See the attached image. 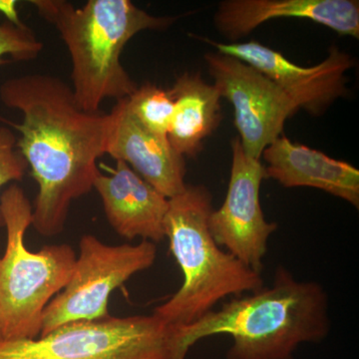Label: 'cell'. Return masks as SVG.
<instances>
[{
  "label": "cell",
  "mask_w": 359,
  "mask_h": 359,
  "mask_svg": "<svg viewBox=\"0 0 359 359\" xmlns=\"http://www.w3.org/2000/svg\"><path fill=\"white\" fill-rule=\"evenodd\" d=\"M0 100L22 113V121L0 118L20 132L18 150L39 185L32 226L53 238L65 231L70 205L94 189L98 159L106 154L110 115L84 112L60 78L26 74L0 85Z\"/></svg>",
  "instance_id": "obj_1"
},
{
  "label": "cell",
  "mask_w": 359,
  "mask_h": 359,
  "mask_svg": "<svg viewBox=\"0 0 359 359\" xmlns=\"http://www.w3.org/2000/svg\"><path fill=\"white\" fill-rule=\"evenodd\" d=\"M330 328L325 287L299 282L280 266L269 287L224 302L189 327L173 330L170 359H185L194 344L219 334L233 339L226 359H292L301 344L323 341Z\"/></svg>",
  "instance_id": "obj_2"
},
{
  "label": "cell",
  "mask_w": 359,
  "mask_h": 359,
  "mask_svg": "<svg viewBox=\"0 0 359 359\" xmlns=\"http://www.w3.org/2000/svg\"><path fill=\"white\" fill-rule=\"evenodd\" d=\"M69 51L73 97L80 110L99 112L106 99L128 98L138 85L121 63L124 47L144 30H164L176 20L158 18L130 0H89L75 7L63 0H34Z\"/></svg>",
  "instance_id": "obj_3"
},
{
  "label": "cell",
  "mask_w": 359,
  "mask_h": 359,
  "mask_svg": "<svg viewBox=\"0 0 359 359\" xmlns=\"http://www.w3.org/2000/svg\"><path fill=\"white\" fill-rule=\"evenodd\" d=\"M212 211V194L203 185H187L169 199L165 233L184 280L178 292L153 313L173 330L199 320L229 295L240 297L264 287L262 273L215 242L209 226Z\"/></svg>",
  "instance_id": "obj_4"
},
{
  "label": "cell",
  "mask_w": 359,
  "mask_h": 359,
  "mask_svg": "<svg viewBox=\"0 0 359 359\" xmlns=\"http://www.w3.org/2000/svg\"><path fill=\"white\" fill-rule=\"evenodd\" d=\"M6 247L0 256V332L4 339H34L41 334L49 302L69 283L77 256L69 245H47L39 252L26 248L32 204L13 184L0 197Z\"/></svg>",
  "instance_id": "obj_5"
},
{
  "label": "cell",
  "mask_w": 359,
  "mask_h": 359,
  "mask_svg": "<svg viewBox=\"0 0 359 359\" xmlns=\"http://www.w3.org/2000/svg\"><path fill=\"white\" fill-rule=\"evenodd\" d=\"M174 330L154 313L66 323L34 339H2L0 359H170Z\"/></svg>",
  "instance_id": "obj_6"
},
{
  "label": "cell",
  "mask_w": 359,
  "mask_h": 359,
  "mask_svg": "<svg viewBox=\"0 0 359 359\" xmlns=\"http://www.w3.org/2000/svg\"><path fill=\"white\" fill-rule=\"evenodd\" d=\"M156 257L157 245L149 241L110 245L95 236H82L69 283L45 309L40 337L66 323L110 316V294L136 273L150 269Z\"/></svg>",
  "instance_id": "obj_7"
},
{
  "label": "cell",
  "mask_w": 359,
  "mask_h": 359,
  "mask_svg": "<svg viewBox=\"0 0 359 359\" xmlns=\"http://www.w3.org/2000/svg\"><path fill=\"white\" fill-rule=\"evenodd\" d=\"M205 59L219 95L233 105L245 154L261 159L299 108L275 82L240 59L219 52L205 54Z\"/></svg>",
  "instance_id": "obj_8"
},
{
  "label": "cell",
  "mask_w": 359,
  "mask_h": 359,
  "mask_svg": "<svg viewBox=\"0 0 359 359\" xmlns=\"http://www.w3.org/2000/svg\"><path fill=\"white\" fill-rule=\"evenodd\" d=\"M231 146L228 192L222 207L210 216V231L219 247L262 273L269 238L278 230V224L264 218L259 201L266 169L261 160L245 154L238 137L231 140Z\"/></svg>",
  "instance_id": "obj_9"
},
{
  "label": "cell",
  "mask_w": 359,
  "mask_h": 359,
  "mask_svg": "<svg viewBox=\"0 0 359 359\" xmlns=\"http://www.w3.org/2000/svg\"><path fill=\"white\" fill-rule=\"evenodd\" d=\"M203 41L211 44L219 53L256 68L275 82L299 110L304 109L314 117L323 115L335 100L346 95V73L354 66V59L335 45L318 65L302 67L259 42L228 44L207 39Z\"/></svg>",
  "instance_id": "obj_10"
},
{
  "label": "cell",
  "mask_w": 359,
  "mask_h": 359,
  "mask_svg": "<svg viewBox=\"0 0 359 359\" xmlns=\"http://www.w3.org/2000/svg\"><path fill=\"white\" fill-rule=\"evenodd\" d=\"M106 154L128 164L167 199L185 190L186 162L167 136L145 128L127 108L126 98L111 110Z\"/></svg>",
  "instance_id": "obj_11"
},
{
  "label": "cell",
  "mask_w": 359,
  "mask_h": 359,
  "mask_svg": "<svg viewBox=\"0 0 359 359\" xmlns=\"http://www.w3.org/2000/svg\"><path fill=\"white\" fill-rule=\"evenodd\" d=\"M302 18L341 36L359 37L358 0H224L214 16L217 30L233 42L276 18Z\"/></svg>",
  "instance_id": "obj_12"
},
{
  "label": "cell",
  "mask_w": 359,
  "mask_h": 359,
  "mask_svg": "<svg viewBox=\"0 0 359 359\" xmlns=\"http://www.w3.org/2000/svg\"><path fill=\"white\" fill-rule=\"evenodd\" d=\"M115 168L105 167L109 175H98L94 189L102 200L104 212L113 230L121 238H141L156 244L166 238L165 219L169 199L123 161Z\"/></svg>",
  "instance_id": "obj_13"
},
{
  "label": "cell",
  "mask_w": 359,
  "mask_h": 359,
  "mask_svg": "<svg viewBox=\"0 0 359 359\" xmlns=\"http://www.w3.org/2000/svg\"><path fill=\"white\" fill-rule=\"evenodd\" d=\"M266 178L285 188L318 189L359 208V171L349 163L294 143L280 135L264 149Z\"/></svg>",
  "instance_id": "obj_14"
},
{
  "label": "cell",
  "mask_w": 359,
  "mask_h": 359,
  "mask_svg": "<svg viewBox=\"0 0 359 359\" xmlns=\"http://www.w3.org/2000/svg\"><path fill=\"white\" fill-rule=\"evenodd\" d=\"M169 92L174 110L168 140L184 158L197 157L203 142L222 121V97L216 86L205 82L198 72L180 75Z\"/></svg>",
  "instance_id": "obj_15"
},
{
  "label": "cell",
  "mask_w": 359,
  "mask_h": 359,
  "mask_svg": "<svg viewBox=\"0 0 359 359\" xmlns=\"http://www.w3.org/2000/svg\"><path fill=\"white\" fill-rule=\"evenodd\" d=\"M126 104L129 112L145 128L167 136L174 110L173 98L169 90L147 82L137 87L126 98Z\"/></svg>",
  "instance_id": "obj_16"
},
{
  "label": "cell",
  "mask_w": 359,
  "mask_h": 359,
  "mask_svg": "<svg viewBox=\"0 0 359 359\" xmlns=\"http://www.w3.org/2000/svg\"><path fill=\"white\" fill-rule=\"evenodd\" d=\"M42 49L43 44L27 26L20 27L11 22L0 25V65L7 63L6 55L14 60H33Z\"/></svg>",
  "instance_id": "obj_17"
},
{
  "label": "cell",
  "mask_w": 359,
  "mask_h": 359,
  "mask_svg": "<svg viewBox=\"0 0 359 359\" xmlns=\"http://www.w3.org/2000/svg\"><path fill=\"white\" fill-rule=\"evenodd\" d=\"M18 138L13 130L0 127V188L9 182L21 181L28 165L16 146ZM0 226H4L0 214Z\"/></svg>",
  "instance_id": "obj_18"
},
{
  "label": "cell",
  "mask_w": 359,
  "mask_h": 359,
  "mask_svg": "<svg viewBox=\"0 0 359 359\" xmlns=\"http://www.w3.org/2000/svg\"><path fill=\"white\" fill-rule=\"evenodd\" d=\"M0 14H4L8 20L15 26H25L21 21L18 11V1L15 0H0Z\"/></svg>",
  "instance_id": "obj_19"
},
{
  "label": "cell",
  "mask_w": 359,
  "mask_h": 359,
  "mask_svg": "<svg viewBox=\"0 0 359 359\" xmlns=\"http://www.w3.org/2000/svg\"><path fill=\"white\" fill-rule=\"evenodd\" d=\"M4 339V337H2L1 332H0V341Z\"/></svg>",
  "instance_id": "obj_20"
}]
</instances>
